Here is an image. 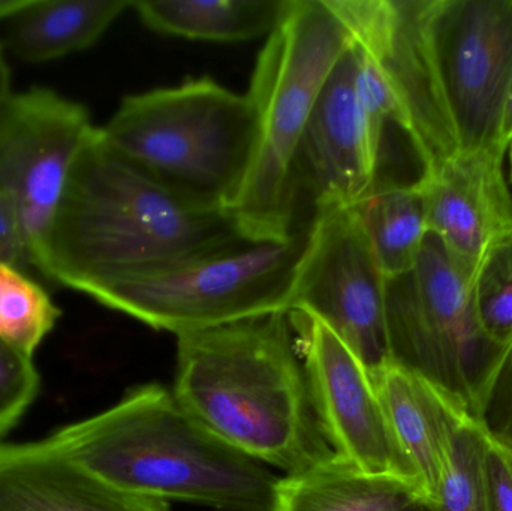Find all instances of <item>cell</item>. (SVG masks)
Listing matches in <instances>:
<instances>
[{
    "instance_id": "1",
    "label": "cell",
    "mask_w": 512,
    "mask_h": 511,
    "mask_svg": "<svg viewBox=\"0 0 512 511\" xmlns=\"http://www.w3.org/2000/svg\"><path fill=\"white\" fill-rule=\"evenodd\" d=\"M173 393L225 443L286 474L334 453L286 312L177 336Z\"/></svg>"
},
{
    "instance_id": "2",
    "label": "cell",
    "mask_w": 512,
    "mask_h": 511,
    "mask_svg": "<svg viewBox=\"0 0 512 511\" xmlns=\"http://www.w3.org/2000/svg\"><path fill=\"white\" fill-rule=\"evenodd\" d=\"M242 239L230 212L186 203L120 158L96 128L66 186L41 273L84 293Z\"/></svg>"
},
{
    "instance_id": "3",
    "label": "cell",
    "mask_w": 512,
    "mask_h": 511,
    "mask_svg": "<svg viewBox=\"0 0 512 511\" xmlns=\"http://www.w3.org/2000/svg\"><path fill=\"white\" fill-rule=\"evenodd\" d=\"M96 479L152 500L218 511H271L279 477L192 416L161 384L45 438Z\"/></svg>"
},
{
    "instance_id": "4",
    "label": "cell",
    "mask_w": 512,
    "mask_h": 511,
    "mask_svg": "<svg viewBox=\"0 0 512 511\" xmlns=\"http://www.w3.org/2000/svg\"><path fill=\"white\" fill-rule=\"evenodd\" d=\"M102 140L192 206L227 210L254 162L258 116L248 93L210 77L126 96Z\"/></svg>"
},
{
    "instance_id": "5",
    "label": "cell",
    "mask_w": 512,
    "mask_h": 511,
    "mask_svg": "<svg viewBox=\"0 0 512 511\" xmlns=\"http://www.w3.org/2000/svg\"><path fill=\"white\" fill-rule=\"evenodd\" d=\"M351 42L327 0H294L259 53L248 92L258 141L230 209L248 239L285 240L304 227L295 197V153L325 81Z\"/></svg>"
},
{
    "instance_id": "6",
    "label": "cell",
    "mask_w": 512,
    "mask_h": 511,
    "mask_svg": "<svg viewBox=\"0 0 512 511\" xmlns=\"http://www.w3.org/2000/svg\"><path fill=\"white\" fill-rule=\"evenodd\" d=\"M242 239L182 260L90 285L84 294L176 336L286 312L310 239Z\"/></svg>"
},
{
    "instance_id": "7",
    "label": "cell",
    "mask_w": 512,
    "mask_h": 511,
    "mask_svg": "<svg viewBox=\"0 0 512 511\" xmlns=\"http://www.w3.org/2000/svg\"><path fill=\"white\" fill-rule=\"evenodd\" d=\"M474 276L427 233L414 267L385 281L391 362L429 381L472 419L504 348L481 326Z\"/></svg>"
},
{
    "instance_id": "8",
    "label": "cell",
    "mask_w": 512,
    "mask_h": 511,
    "mask_svg": "<svg viewBox=\"0 0 512 511\" xmlns=\"http://www.w3.org/2000/svg\"><path fill=\"white\" fill-rule=\"evenodd\" d=\"M385 281L357 207L324 213L312 221L289 311L327 324L375 377L391 363Z\"/></svg>"
},
{
    "instance_id": "9",
    "label": "cell",
    "mask_w": 512,
    "mask_h": 511,
    "mask_svg": "<svg viewBox=\"0 0 512 511\" xmlns=\"http://www.w3.org/2000/svg\"><path fill=\"white\" fill-rule=\"evenodd\" d=\"M95 131L83 105L42 87L12 96L0 116V191L17 207L39 272L66 186Z\"/></svg>"
},
{
    "instance_id": "10",
    "label": "cell",
    "mask_w": 512,
    "mask_h": 511,
    "mask_svg": "<svg viewBox=\"0 0 512 511\" xmlns=\"http://www.w3.org/2000/svg\"><path fill=\"white\" fill-rule=\"evenodd\" d=\"M327 2L402 108L423 176L460 152L430 41L432 0Z\"/></svg>"
},
{
    "instance_id": "11",
    "label": "cell",
    "mask_w": 512,
    "mask_h": 511,
    "mask_svg": "<svg viewBox=\"0 0 512 511\" xmlns=\"http://www.w3.org/2000/svg\"><path fill=\"white\" fill-rule=\"evenodd\" d=\"M429 30L460 150L504 144L502 120L512 74V0H432Z\"/></svg>"
},
{
    "instance_id": "12",
    "label": "cell",
    "mask_w": 512,
    "mask_h": 511,
    "mask_svg": "<svg viewBox=\"0 0 512 511\" xmlns=\"http://www.w3.org/2000/svg\"><path fill=\"white\" fill-rule=\"evenodd\" d=\"M288 318L319 426L333 452L366 473L397 477L423 491L363 363L318 318L303 311H289Z\"/></svg>"
},
{
    "instance_id": "13",
    "label": "cell",
    "mask_w": 512,
    "mask_h": 511,
    "mask_svg": "<svg viewBox=\"0 0 512 511\" xmlns=\"http://www.w3.org/2000/svg\"><path fill=\"white\" fill-rule=\"evenodd\" d=\"M360 59L352 41L325 81L295 153L298 213L306 197L313 219L375 194V161L357 92Z\"/></svg>"
},
{
    "instance_id": "14",
    "label": "cell",
    "mask_w": 512,
    "mask_h": 511,
    "mask_svg": "<svg viewBox=\"0 0 512 511\" xmlns=\"http://www.w3.org/2000/svg\"><path fill=\"white\" fill-rule=\"evenodd\" d=\"M504 144L457 152L415 185L423 195L426 224L469 272L484 255L512 233V191Z\"/></svg>"
},
{
    "instance_id": "15",
    "label": "cell",
    "mask_w": 512,
    "mask_h": 511,
    "mask_svg": "<svg viewBox=\"0 0 512 511\" xmlns=\"http://www.w3.org/2000/svg\"><path fill=\"white\" fill-rule=\"evenodd\" d=\"M0 511H171L96 479L47 441L0 444Z\"/></svg>"
},
{
    "instance_id": "16",
    "label": "cell",
    "mask_w": 512,
    "mask_h": 511,
    "mask_svg": "<svg viewBox=\"0 0 512 511\" xmlns=\"http://www.w3.org/2000/svg\"><path fill=\"white\" fill-rule=\"evenodd\" d=\"M394 437L414 467L424 497L435 503L460 410L420 375L388 363L372 377Z\"/></svg>"
},
{
    "instance_id": "17",
    "label": "cell",
    "mask_w": 512,
    "mask_h": 511,
    "mask_svg": "<svg viewBox=\"0 0 512 511\" xmlns=\"http://www.w3.org/2000/svg\"><path fill=\"white\" fill-rule=\"evenodd\" d=\"M420 497L417 485L366 473L333 453L277 480L271 511H399Z\"/></svg>"
},
{
    "instance_id": "18",
    "label": "cell",
    "mask_w": 512,
    "mask_h": 511,
    "mask_svg": "<svg viewBox=\"0 0 512 511\" xmlns=\"http://www.w3.org/2000/svg\"><path fill=\"white\" fill-rule=\"evenodd\" d=\"M132 0H32L9 18L6 45L26 62H48L95 44Z\"/></svg>"
},
{
    "instance_id": "19",
    "label": "cell",
    "mask_w": 512,
    "mask_h": 511,
    "mask_svg": "<svg viewBox=\"0 0 512 511\" xmlns=\"http://www.w3.org/2000/svg\"><path fill=\"white\" fill-rule=\"evenodd\" d=\"M294 0H137L132 8L149 29L194 41L242 42L268 35Z\"/></svg>"
},
{
    "instance_id": "20",
    "label": "cell",
    "mask_w": 512,
    "mask_h": 511,
    "mask_svg": "<svg viewBox=\"0 0 512 511\" xmlns=\"http://www.w3.org/2000/svg\"><path fill=\"white\" fill-rule=\"evenodd\" d=\"M357 210L385 279L411 270L429 233L418 186L382 189L358 204Z\"/></svg>"
},
{
    "instance_id": "21",
    "label": "cell",
    "mask_w": 512,
    "mask_h": 511,
    "mask_svg": "<svg viewBox=\"0 0 512 511\" xmlns=\"http://www.w3.org/2000/svg\"><path fill=\"white\" fill-rule=\"evenodd\" d=\"M438 511H492L486 471V437L478 423L462 413L454 423L447 465L436 495Z\"/></svg>"
},
{
    "instance_id": "22",
    "label": "cell",
    "mask_w": 512,
    "mask_h": 511,
    "mask_svg": "<svg viewBox=\"0 0 512 511\" xmlns=\"http://www.w3.org/2000/svg\"><path fill=\"white\" fill-rule=\"evenodd\" d=\"M59 317L60 309L41 285L0 263V341L33 357Z\"/></svg>"
},
{
    "instance_id": "23",
    "label": "cell",
    "mask_w": 512,
    "mask_h": 511,
    "mask_svg": "<svg viewBox=\"0 0 512 511\" xmlns=\"http://www.w3.org/2000/svg\"><path fill=\"white\" fill-rule=\"evenodd\" d=\"M474 296L481 326L492 341L512 338V233L484 255L474 276Z\"/></svg>"
},
{
    "instance_id": "24",
    "label": "cell",
    "mask_w": 512,
    "mask_h": 511,
    "mask_svg": "<svg viewBox=\"0 0 512 511\" xmlns=\"http://www.w3.org/2000/svg\"><path fill=\"white\" fill-rule=\"evenodd\" d=\"M41 377L33 357L0 341V438L8 434L35 402Z\"/></svg>"
},
{
    "instance_id": "25",
    "label": "cell",
    "mask_w": 512,
    "mask_h": 511,
    "mask_svg": "<svg viewBox=\"0 0 512 511\" xmlns=\"http://www.w3.org/2000/svg\"><path fill=\"white\" fill-rule=\"evenodd\" d=\"M474 420L487 437L512 449V338L487 378Z\"/></svg>"
},
{
    "instance_id": "26",
    "label": "cell",
    "mask_w": 512,
    "mask_h": 511,
    "mask_svg": "<svg viewBox=\"0 0 512 511\" xmlns=\"http://www.w3.org/2000/svg\"><path fill=\"white\" fill-rule=\"evenodd\" d=\"M0 263L26 272L32 266L26 237L14 201L0 191Z\"/></svg>"
},
{
    "instance_id": "27",
    "label": "cell",
    "mask_w": 512,
    "mask_h": 511,
    "mask_svg": "<svg viewBox=\"0 0 512 511\" xmlns=\"http://www.w3.org/2000/svg\"><path fill=\"white\" fill-rule=\"evenodd\" d=\"M486 437V471L492 511H512V449Z\"/></svg>"
},
{
    "instance_id": "28",
    "label": "cell",
    "mask_w": 512,
    "mask_h": 511,
    "mask_svg": "<svg viewBox=\"0 0 512 511\" xmlns=\"http://www.w3.org/2000/svg\"><path fill=\"white\" fill-rule=\"evenodd\" d=\"M11 93V72H9L8 63H6L5 51L0 45V116L8 107L12 99Z\"/></svg>"
},
{
    "instance_id": "29",
    "label": "cell",
    "mask_w": 512,
    "mask_h": 511,
    "mask_svg": "<svg viewBox=\"0 0 512 511\" xmlns=\"http://www.w3.org/2000/svg\"><path fill=\"white\" fill-rule=\"evenodd\" d=\"M502 143L510 146L512 143V74L508 87L507 102H505L504 120H502Z\"/></svg>"
},
{
    "instance_id": "30",
    "label": "cell",
    "mask_w": 512,
    "mask_h": 511,
    "mask_svg": "<svg viewBox=\"0 0 512 511\" xmlns=\"http://www.w3.org/2000/svg\"><path fill=\"white\" fill-rule=\"evenodd\" d=\"M30 3L32 0H0V20H9Z\"/></svg>"
},
{
    "instance_id": "31",
    "label": "cell",
    "mask_w": 512,
    "mask_h": 511,
    "mask_svg": "<svg viewBox=\"0 0 512 511\" xmlns=\"http://www.w3.org/2000/svg\"><path fill=\"white\" fill-rule=\"evenodd\" d=\"M399 511H438V509H436L435 503H432V501L427 500V498L420 497L417 498V500L412 501V503H409L408 506L403 507V509H400Z\"/></svg>"
},
{
    "instance_id": "32",
    "label": "cell",
    "mask_w": 512,
    "mask_h": 511,
    "mask_svg": "<svg viewBox=\"0 0 512 511\" xmlns=\"http://www.w3.org/2000/svg\"><path fill=\"white\" fill-rule=\"evenodd\" d=\"M507 161H508V180H510V185L512 186V143H510V146H508Z\"/></svg>"
}]
</instances>
